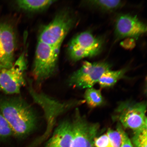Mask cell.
Instances as JSON below:
<instances>
[{
	"label": "cell",
	"mask_w": 147,
	"mask_h": 147,
	"mask_svg": "<svg viewBox=\"0 0 147 147\" xmlns=\"http://www.w3.org/2000/svg\"><path fill=\"white\" fill-rule=\"evenodd\" d=\"M0 113L16 136H25L36 128L38 119L35 112L21 97H0Z\"/></svg>",
	"instance_id": "1"
},
{
	"label": "cell",
	"mask_w": 147,
	"mask_h": 147,
	"mask_svg": "<svg viewBox=\"0 0 147 147\" xmlns=\"http://www.w3.org/2000/svg\"><path fill=\"white\" fill-rule=\"evenodd\" d=\"M76 19L68 9L61 11L51 22L42 29L38 41L60 49L65 36L75 25Z\"/></svg>",
	"instance_id": "2"
},
{
	"label": "cell",
	"mask_w": 147,
	"mask_h": 147,
	"mask_svg": "<svg viewBox=\"0 0 147 147\" xmlns=\"http://www.w3.org/2000/svg\"><path fill=\"white\" fill-rule=\"evenodd\" d=\"M60 49L38 41L32 71L33 77L38 85L56 72Z\"/></svg>",
	"instance_id": "3"
},
{
	"label": "cell",
	"mask_w": 147,
	"mask_h": 147,
	"mask_svg": "<svg viewBox=\"0 0 147 147\" xmlns=\"http://www.w3.org/2000/svg\"><path fill=\"white\" fill-rule=\"evenodd\" d=\"M104 40L87 30L75 36L70 41L67 49V54L71 61L76 62L99 54L103 48Z\"/></svg>",
	"instance_id": "4"
},
{
	"label": "cell",
	"mask_w": 147,
	"mask_h": 147,
	"mask_svg": "<svg viewBox=\"0 0 147 147\" xmlns=\"http://www.w3.org/2000/svg\"><path fill=\"white\" fill-rule=\"evenodd\" d=\"M27 68L25 52L24 51L8 69L0 70V92L6 94H17L26 84L25 73Z\"/></svg>",
	"instance_id": "5"
},
{
	"label": "cell",
	"mask_w": 147,
	"mask_h": 147,
	"mask_svg": "<svg viewBox=\"0 0 147 147\" xmlns=\"http://www.w3.org/2000/svg\"><path fill=\"white\" fill-rule=\"evenodd\" d=\"M111 65L106 61H84L82 67L70 76L68 84L71 87L80 89L93 87L103 74L111 70Z\"/></svg>",
	"instance_id": "6"
},
{
	"label": "cell",
	"mask_w": 147,
	"mask_h": 147,
	"mask_svg": "<svg viewBox=\"0 0 147 147\" xmlns=\"http://www.w3.org/2000/svg\"><path fill=\"white\" fill-rule=\"evenodd\" d=\"M146 104L144 102H126L117 108V118L125 128L134 132L147 128Z\"/></svg>",
	"instance_id": "7"
},
{
	"label": "cell",
	"mask_w": 147,
	"mask_h": 147,
	"mask_svg": "<svg viewBox=\"0 0 147 147\" xmlns=\"http://www.w3.org/2000/svg\"><path fill=\"white\" fill-rule=\"evenodd\" d=\"M73 138L70 147L94 146V140L100 125L97 123L88 122L76 109L72 122Z\"/></svg>",
	"instance_id": "8"
},
{
	"label": "cell",
	"mask_w": 147,
	"mask_h": 147,
	"mask_svg": "<svg viewBox=\"0 0 147 147\" xmlns=\"http://www.w3.org/2000/svg\"><path fill=\"white\" fill-rule=\"evenodd\" d=\"M146 32V25L136 16L122 14L116 18L115 35L117 40L128 38L137 39Z\"/></svg>",
	"instance_id": "9"
},
{
	"label": "cell",
	"mask_w": 147,
	"mask_h": 147,
	"mask_svg": "<svg viewBox=\"0 0 147 147\" xmlns=\"http://www.w3.org/2000/svg\"><path fill=\"white\" fill-rule=\"evenodd\" d=\"M16 38L13 28L3 22L0 25V70L12 67L14 64Z\"/></svg>",
	"instance_id": "10"
},
{
	"label": "cell",
	"mask_w": 147,
	"mask_h": 147,
	"mask_svg": "<svg viewBox=\"0 0 147 147\" xmlns=\"http://www.w3.org/2000/svg\"><path fill=\"white\" fill-rule=\"evenodd\" d=\"M73 138L72 122L64 120L55 129L47 147H70Z\"/></svg>",
	"instance_id": "11"
},
{
	"label": "cell",
	"mask_w": 147,
	"mask_h": 147,
	"mask_svg": "<svg viewBox=\"0 0 147 147\" xmlns=\"http://www.w3.org/2000/svg\"><path fill=\"white\" fill-rule=\"evenodd\" d=\"M82 3L84 7L104 12L115 11L124 4L123 1L117 0H89L84 1Z\"/></svg>",
	"instance_id": "12"
},
{
	"label": "cell",
	"mask_w": 147,
	"mask_h": 147,
	"mask_svg": "<svg viewBox=\"0 0 147 147\" xmlns=\"http://www.w3.org/2000/svg\"><path fill=\"white\" fill-rule=\"evenodd\" d=\"M50 0H21L16 1L18 8L28 12H35L45 10L56 2Z\"/></svg>",
	"instance_id": "13"
},
{
	"label": "cell",
	"mask_w": 147,
	"mask_h": 147,
	"mask_svg": "<svg viewBox=\"0 0 147 147\" xmlns=\"http://www.w3.org/2000/svg\"><path fill=\"white\" fill-rule=\"evenodd\" d=\"M127 71L126 69L124 68L117 71L110 70L106 71L101 76L98 83L102 88L111 87L124 76Z\"/></svg>",
	"instance_id": "14"
},
{
	"label": "cell",
	"mask_w": 147,
	"mask_h": 147,
	"mask_svg": "<svg viewBox=\"0 0 147 147\" xmlns=\"http://www.w3.org/2000/svg\"><path fill=\"white\" fill-rule=\"evenodd\" d=\"M84 97L88 106L92 108L100 106L104 102L103 97L100 90L93 87L86 90Z\"/></svg>",
	"instance_id": "15"
},
{
	"label": "cell",
	"mask_w": 147,
	"mask_h": 147,
	"mask_svg": "<svg viewBox=\"0 0 147 147\" xmlns=\"http://www.w3.org/2000/svg\"><path fill=\"white\" fill-rule=\"evenodd\" d=\"M13 135V132L10 125L0 113V140L8 138Z\"/></svg>",
	"instance_id": "16"
},
{
	"label": "cell",
	"mask_w": 147,
	"mask_h": 147,
	"mask_svg": "<svg viewBox=\"0 0 147 147\" xmlns=\"http://www.w3.org/2000/svg\"><path fill=\"white\" fill-rule=\"evenodd\" d=\"M132 142L135 147H147V128L134 132Z\"/></svg>",
	"instance_id": "17"
},
{
	"label": "cell",
	"mask_w": 147,
	"mask_h": 147,
	"mask_svg": "<svg viewBox=\"0 0 147 147\" xmlns=\"http://www.w3.org/2000/svg\"><path fill=\"white\" fill-rule=\"evenodd\" d=\"M106 134L109 138L111 147H121L122 137L118 130H115L109 129Z\"/></svg>",
	"instance_id": "18"
},
{
	"label": "cell",
	"mask_w": 147,
	"mask_h": 147,
	"mask_svg": "<svg viewBox=\"0 0 147 147\" xmlns=\"http://www.w3.org/2000/svg\"><path fill=\"white\" fill-rule=\"evenodd\" d=\"M94 144L96 147H111L109 138L107 134L95 138L94 140Z\"/></svg>",
	"instance_id": "19"
},
{
	"label": "cell",
	"mask_w": 147,
	"mask_h": 147,
	"mask_svg": "<svg viewBox=\"0 0 147 147\" xmlns=\"http://www.w3.org/2000/svg\"><path fill=\"white\" fill-rule=\"evenodd\" d=\"M117 129L120 132L122 137V144L121 147H133L127 134L123 130L120 125L117 126Z\"/></svg>",
	"instance_id": "20"
},
{
	"label": "cell",
	"mask_w": 147,
	"mask_h": 147,
	"mask_svg": "<svg viewBox=\"0 0 147 147\" xmlns=\"http://www.w3.org/2000/svg\"><path fill=\"white\" fill-rule=\"evenodd\" d=\"M121 45L125 49H133L136 45L135 39L133 38H126L124 41L121 42Z\"/></svg>",
	"instance_id": "21"
}]
</instances>
